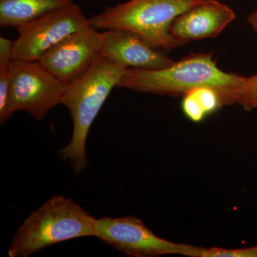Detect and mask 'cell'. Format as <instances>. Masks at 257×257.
<instances>
[{
  "label": "cell",
  "mask_w": 257,
  "mask_h": 257,
  "mask_svg": "<svg viewBox=\"0 0 257 257\" xmlns=\"http://www.w3.org/2000/svg\"><path fill=\"white\" fill-rule=\"evenodd\" d=\"M236 18L234 10L216 0H202L179 15L171 34L185 45L219 35Z\"/></svg>",
  "instance_id": "cell-10"
},
{
  "label": "cell",
  "mask_w": 257,
  "mask_h": 257,
  "mask_svg": "<svg viewBox=\"0 0 257 257\" xmlns=\"http://www.w3.org/2000/svg\"><path fill=\"white\" fill-rule=\"evenodd\" d=\"M13 41L0 37V123L12 117L10 111V65L13 61Z\"/></svg>",
  "instance_id": "cell-13"
},
{
  "label": "cell",
  "mask_w": 257,
  "mask_h": 257,
  "mask_svg": "<svg viewBox=\"0 0 257 257\" xmlns=\"http://www.w3.org/2000/svg\"><path fill=\"white\" fill-rule=\"evenodd\" d=\"M102 35L92 25L71 34L47 50L39 62L69 85L82 77L101 55Z\"/></svg>",
  "instance_id": "cell-8"
},
{
  "label": "cell",
  "mask_w": 257,
  "mask_h": 257,
  "mask_svg": "<svg viewBox=\"0 0 257 257\" xmlns=\"http://www.w3.org/2000/svg\"><path fill=\"white\" fill-rule=\"evenodd\" d=\"M68 86L39 61L13 60L10 65V113L27 111L41 121L52 108L62 104Z\"/></svg>",
  "instance_id": "cell-5"
},
{
  "label": "cell",
  "mask_w": 257,
  "mask_h": 257,
  "mask_svg": "<svg viewBox=\"0 0 257 257\" xmlns=\"http://www.w3.org/2000/svg\"><path fill=\"white\" fill-rule=\"evenodd\" d=\"M182 109L184 115L194 122H200L224 106L215 89L207 87L195 88L184 94Z\"/></svg>",
  "instance_id": "cell-12"
},
{
  "label": "cell",
  "mask_w": 257,
  "mask_h": 257,
  "mask_svg": "<svg viewBox=\"0 0 257 257\" xmlns=\"http://www.w3.org/2000/svg\"><path fill=\"white\" fill-rule=\"evenodd\" d=\"M96 219L73 200L55 196L32 211L19 228L8 251L10 257H28L47 246L96 236Z\"/></svg>",
  "instance_id": "cell-3"
},
{
  "label": "cell",
  "mask_w": 257,
  "mask_h": 257,
  "mask_svg": "<svg viewBox=\"0 0 257 257\" xmlns=\"http://www.w3.org/2000/svg\"><path fill=\"white\" fill-rule=\"evenodd\" d=\"M95 237L120 252L135 257L167 254L200 257L204 248L162 239L141 219L132 216L96 219Z\"/></svg>",
  "instance_id": "cell-6"
},
{
  "label": "cell",
  "mask_w": 257,
  "mask_h": 257,
  "mask_svg": "<svg viewBox=\"0 0 257 257\" xmlns=\"http://www.w3.org/2000/svg\"><path fill=\"white\" fill-rule=\"evenodd\" d=\"M200 257H257V244L243 248H203Z\"/></svg>",
  "instance_id": "cell-14"
},
{
  "label": "cell",
  "mask_w": 257,
  "mask_h": 257,
  "mask_svg": "<svg viewBox=\"0 0 257 257\" xmlns=\"http://www.w3.org/2000/svg\"><path fill=\"white\" fill-rule=\"evenodd\" d=\"M90 25L89 19L74 3L52 10L17 29L13 60L38 61L61 40Z\"/></svg>",
  "instance_id": "cell-7"
},
{
  "label": "cell",
  "mask_w": 257,
  "mask_h": 257,
  "mask_svg": "<svg viewBox=\"0 0 257 257\" xmlns=\"http://www.w3.org/2000/svg\"><path fill=\"white\" fill-rule=\"evenodd\" d=\"M250 25L252 27L253 30L257 33V21L253 22V23L250 24Z\"/></svg>",
  "instance_id": "cell-17"
},
{
  "label": "cell",
  "mask_w": 257,
  "mask_h": 257,
  "mask_svg": "<svg viewBox=\"0 0 257 257\" xmlns=\"http://www.w3.org/2000/svg\"><path fill=\"white\" fill-rule=\"evenodd\" d=\"M126 69L100 55L91 68L67 88L62 104L68 108L73 132L70 142L59 155L68 161L76 175L87 167L86 143L91 126L113 88L118 87Z\"/></svg>",
  "instance_id": "cell-2"
},
{
  "label": "cell",
  "mask_w": 257,
  "mask_h": 257,
  "mask_svg": "<svg viewBox=\"0 0 257 257\" xmlns=\"http://www.w3.org/2000/svg\"><path fill=\"white\" fill-rule=\"evenodd\" d=\"M248 23L249 24L253 23V22L257 21V8L253 13L249 15L248 18Z\"/></svg>",
  "instance_id": "cell-16"
},
{
  "label": "cell",
  "mask_w": 257,
  "mask_h": 257,
  "mask_svg": "<svg viewBox=\"0 0 257 257\" xmlns=\"http://www.w3.org/2000/svg\"><path fill=\"white\" fill-rule=\"evenodd\" d=\"M72 0H0V26L18 29Z\"/></svg>",
  "instance_id": "cell-11"
},
{
  "label": "cell",
  "mask_w": 257,
  "mask_h": 257,
  "mask_svg": "<svg viewBox=\"0 0 257 257\" xmlns=\"http://www.w3.org/2000/svg\"><path fill=\"white\" fill-rule=\"evenodd\" d=\"M202 0H130L89 18L98 30H127L167 52L182 46L171 34L176 18Z\"/></svg>",
  "instance_id": "cell-4"
},
{
  "label": "cell",
  "mask_w": 257,
  "mask_h": 257,
  "mask_svg": "<svg viewBox=\"0 0 257 257\" xmlns=\"http://www.w3.org/2000/svg\"><path fill=\"white\" fill-rule=\"evenodd\" d=\"M239 104L248 111L257 107V74L246 79L244 92Z\"/></svg>",
  "instance_id": "cell-15"
},
{
  "label": "cell",
  "mask_w": 257,
  "mask_h": 257,
  "mask_svg": "<svg viewBox=\"0 0 257 257\" xmlns=\"http://www.w3.org/2000/svg\"><path fill=\"white\" fill-rule=\"evenodd\" d=\"M101 55L126 68L160 69L173 64L166 51L130 30H104Z\"/></svg>",
  "instance_id": "cell-9"
},
{
  "label": "cell",
  "mask_w": 257,
  "mask_h": 257,
  "mask_svg": "<svg viewBox=\"0 0 257 257\" xmlns=\"http://www.w3.org/2000/svg\"><path fill=\"white\" fill-rule=\"evenodd\" d=\"M247 77L226 72L212 53H192L160 69L127 68L118 87L143 93L184 96L201 87L215 89L224 105L239 104Z\"/></svg>",
  "instance_id": "cell-1"
}]
</instances>
